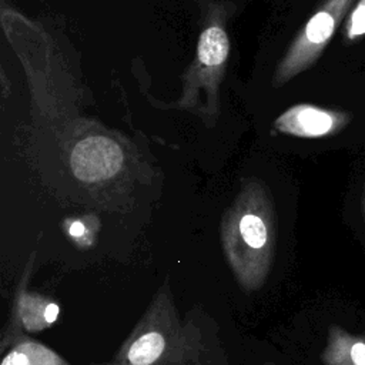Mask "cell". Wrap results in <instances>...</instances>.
<instances>
[{"mask_svg":"<svg viewBox=\"0 0 365 365\" xmlns=\"http://www.w3.org/2000/svg\"><path fill=\"white\" fill-rule=\"evenodd\" d=\"M50 301H46L43 297L36 294H27V292H19L17 301H16V315L20 319L21 325L27 331H40L47 328L48 325L46 321L37 315V308H41L47 305Z\"/></svg>","mask_w":365,"mask_h":365,"instance_id":"obj_9","label":"cell"},{"mask_svg":"<svg viewBox=\"0 0 365 365\" xmlns=\"http://www.w3.org/2000/svg\"><path fill=\"white\" fill-rule=\"evenodd\" d=\"M108 365H115V364H113V362H111V364H108Z\"/></svg>","mask_w":365,"mask_h":365,"instance_id":"obj_14","label":"cell"},{"mask_svg":"<svg viewBox=\"0 0 365 365\" xmlns=\"http://www.w3.org/2000/svg\"><path fill=\"white\" fill-rule=\"evenodd\" d=\"M354 3L355 0H325L318 7L281 60L274 77L275 86L289 81L319 58Z\"/></svg>","mask_w":365,"mask_h":365,"instance_id":"obj_3","label":"cell"},{"mask_svg":"<svg viewBox=\"0 0 365 365\" xmlns=\"http://www.w3.org/2000/svg\"><path fill=\"white\" fill-rule=\"evenodd\" d=\"M201 319H181L168 279L118 348L115 365H228L218 332Z\"/></svg>","mask_w":365,"mask_h":365,"instance_id":"obj_1","label":"cell"},{"mask_svg":"<svg viewBox=\"0 0 365 365\" xmlns=\"http://www.w3.org/2000/svg\"><path fill=\"white\" fill-rule=\"evenodd\" d=\"M198 60L207 67L221 66L228 57L230 41L225 31L218 26L205 29L198 40Z\"/></svg>","mask_w":365,"mask_h":365,"instance_id":"obj_8","label":"cell"},{"mask_svg":"<svg viewBox=\"0 0 365 365\" xmlns=\"http://www.w3.org/2000/svg\"><path fill=\"white\" fill-rule=\"evenodd\" d=\"M221 241L238 285L247 292L259 289L269 275L277 242L274 208L261 187L245 188L227 210Z\"/></svg>","mask_w":365,"mask_h":365,"instance_id":"obj_2","label":"cell"},{"mask_svg":"<svg viewBox=\"0 0 365 365\" xmlns=\"http://www.w3.org/2000/svg\"><path fill=\"white\" fill-rule=\"evenodd\" d=\"M351 120L352 115L346 111L299 104L279 115L275 121V127L285 134L304 138H319L342 131Z\"/></svg>","mask_w":365,"mask_h":365,"instance_id":"obj_4","label":"cell"},{"mask_svg":"<svg viewBox=\"0 0 365 365\" xmlns=\"http://www.w3.org/2000/svg\"><path fill=\"white\" fill-rule=\"evenodd\" d=\"M1 365H68L57 352L48 346L23 338L17 341L4 355Z\"/></svg>","mask_w":365,"mask_h":365,"instance_id":"obj_7","label":"cell"},{"mask_svg":"<svg viewBox=\"0 0 365 365\" xmlns=\"http://www.w3.org/2000/svg\"><path fill=\"white\" fill-rule=\"evenodd\" d=\"M67 232H68V235H70L74 241H77V242L81 244V245H84L83 241H86V245H90V244H91V238L87 237V227H86V224H84L83 221H80V220L71 221V222L68 224V227H67Z\"/></svg>","mask_w":365,"mask_h":365,"instance_id":"obj_11","label":"cell"},{"mask_svg":"<svg viewBox=\"0 0 365 365\" xmlns=\"http://www.w3.org/2000/svg\"><path fill=\"white\" fill-rule=\"evenodd\" d=\"M361 211H362V217H364V221H365V187H364L362 200H361Z\"/></svg>","mask_w":365,"mask_h":365,"instance_id":"obj_12","label":"cell"},{"mask_svg":"<svg viewBox=\"0 0 365 365\" xmlns=\"http://www.w3.org/2000/svg\"><path fill=\"white\" fill-rule=\"evenodd\" d=\"M321 359L324 365H365V338L332 325Z\"/></svg>","mask_w":365,"mask_h":365,"instance_id":"obj_6","label":"cell"},{"mask_svg":"<svg viewBox=\"0 0 365 365\" xmlns=\"http://www.w3.org/2000/svg\"><path fill=\"white\" fill-rule=\"evenodd\" d=\"M264 365H275V364H272V362H265Z\"/></svg>","mask_w":365,"mask_h":365,"instance_id":"obj_13","label":"cell"},{"mask_svg":"<svg viewBox=\"0 0 365 365\" xmlns=\"http://www.w3.org/2000/svg\"><path fill=\"white\" fill-rule=\"evenodd\" d=\"M73 173L81 181H100L114 175L123 164L117 143L106 137H90L80 141L71 153Z\"/></svg>","mask_w":365,"mask_h":365,"instance_id":"obj_5","label":"cell"},{"mask_svg":"<svg viewBox=\"0 0 365 365\" xmlns=\"http://www.w3.org/2000/svg\"><path fill=\"white\" fill-rule=\"evenodd\" d=\"M365 37V0H358L351 7L342 24V38L345 43H355Z\"/></svg>","mask_w":365,"mask_h":365,"instance_id":"obj_10","label":"cell"}]
</instances>
